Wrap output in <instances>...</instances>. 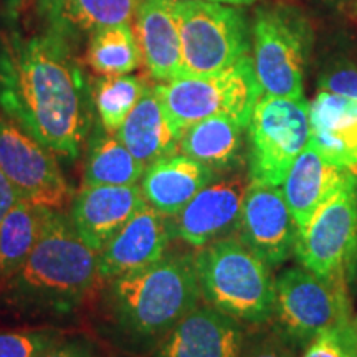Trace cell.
Segmentation results:
<instances>
[{"mask_svg": "<svg viewBox=\"0 0 357 357\" xmlns=\"http://www.w3.org/2000/svg\"><path fill=\"white\" fill-rule=\"evenodd\" d=\"M319 89L357 100V65L339 61L328 66L319 78Z\"/></svg>", "mask_w": 357, "mask_h": 357, "instance_id": "obj_31", "label": "cell"}, {"mask_svg": "<svg viewBox=\"0 0 357 357\" xmlns=\"http://www.w3.org/2000/svg\"><path fill=\"white\" fill-rule=\"evenodd\" d=\"M147 84L141 77H101L93 83V105L100 121L109 132H118L124 119L144 95Z\"/></svg>", "mask_w": 357, "mask_h": 357, "instance_id": "obj_27", "label": "cell"}, {"mask_svg": "<svg viewBox=\"0 0 357 357\" xmlns=\"http://www.w3.org/2000/svg\"><path fill=\"white\" fill-rule=\"evenodd\" d=\"M139 0H37L45 24L70 43L89 37L102 26L131 24Z\"/></svg>", "mask_w": 357, "mask_h": 357, "instance_id": "obj_21", "label": "cell"}, {"mask_svg": "<svg viewBox=\"0 0 357 357\" xmlns=\"http://www.w3.org/2000/svg\"><path fill=\"white\" fill-rule=\"evenodd\" d=\"M172 217L144 204L121 230L98 252L102 283L153 265L166 255L174 240Z\"/></svg>", "mask_w": 357, "mask_h": 357, "instance_id": "obj_14", "label": "cell"}, {"mask_svg": "<svg viewBox=\"0 0 357 357\" xmlns=\"http://www.w3.org/2000/svg\"><path fill=\"white\" fill-rule=\"evenodd\" d=\"M200 298L194 253H166L153 265L106 283V328L121 349L149 356Z\"/></svg>", "mask_w": 357, "mask_h": 357, "instance_id": "obj_2", "label": "cell"}, {"mask_svg": "<svg viewBox=\"0 0 357 357\" xmlns=\"http://www.w3.org/2000/svg\"><path fill=\"white\" fill-rule=\"evenodd\" d=\"M250 182L248 174L213 178L171 218L174 238L182 240L189 247L202 248L223 236L234 235Z\"/></svg>", "mask_w": 357, "mask_h": 357, "instance_id": "obj_13", "label": "cell"}, {"mask_svg": "<svg viewBox=\"0 0 357 357\" xmlns=\"http://www.w3.org/2000/svg\"><path fill=\"white\" fill-rule=\"evenodd\" d=\"M352 174H354V177H356V194H357V167L352 171Z\"/></svg>", "mask_w": 357, "mask_h": 357, "instance_id": "obj_36", "label": "cell"}, {"mask_svg": "<svg viewBox=\"0 0 357 357\" xmlns=\"http://www.w3.org/2000/svg\"><path fill=\"white\" fill-rule=\"evenodd\" d=\"M296 222L281 187L250 182L235 235L271 268L294 253Z\"/></svg>", "mask_w": 357, "mask_h": 357, "instance_id": "obj_12", "label": "cell"}, {"mask_svg": "<svg viewBox=\"0 0 357 357\" xmlns=\"http://www.w3.org/2000/svg\"><path fill=\"white\" fill-rule=\"evenodd\" d=\"M207 2H218V3H227V6H235V7H245L252 6L257 0H207Z\"/></svg>", "mask_w": 357, "mask_h": 357, "instance_id": "obj_35", "label": "cell"}, {"mask_svg": "<svg viewBox=\"0 0 357 357\" xmlns=\"http://www.w3.org/2000/svg\"><path fill=\"white\" fill-rule=\"evenodd\" d=\"M66 337L55 326L0 331V357H42Z\"/></svg>", "mask_w": 357, "mask_h": 357, "instance_id": "obj_28", "label": "cell"}, {"mask_svg": "<svg viewBox=\"0 0 357 357\" xmlns=\"http://www.w3.org/2000/svg\"><path fill=\"white\" fill-rule=\"evenodd\" d=\"M116 136L144 167L177 153L178 137L171 126L155 84H147L144 95L124 119Z\"/></svg>", "mask_w": 357, "mask_h": 357, "instance_id": "obj_22", "label": "cell"}, {"mask_svg": "<svg viewBox=\"0 0 357 357\" xmlns=\"http://www.w3.org/2000/svg\"><path fill=\"white\" fill-rule=\"evenodd\" d=\"M0 111L58 159H79L96 111L73 43L48 29L0 30Z\"/></svg>", "mask_w": 357, "mask_h": 357, "instance_id": "obj_1", "label": "cell"}, {"mask_svg": "<svg viewBox=\"0 0 357 357\" xmlns=\"http://www.w3.org/2000/svg\"><path fill=\"white\" fill-rule=\"evenodd\" d=\"M146 167L129 153L114 132L95 119L86 141L83 187L141 184Z\"/></svg>", "mask_w": 357, "mask_h": 357, "instance_id": "obj_24", "label": "cell"}, {"mask_svg": "<svg viewBox=\"0 0 357 357\" xmlns=\"http://www.w3.org/2000/svg\"><path fill=\"white\" fill-rule=\"evenodd\" d=\"M134 25L142 63L149 77L160 83L181 77L182 42L176 0H139Z\"/></svg>", "mask_w": 357, "mask_h": 357, "instance_id": "obj_17", "label": "cell"}, {"mask_svg": "<svg viewBox=\"0 0 357 357\" xmlns=\"http://www.w3.org/2000/svg\"><path fill=\"white\" fill-rule=\"evenodd\" d=\"M100 283L96 250L79 238L68 213L48 208L32 253L2 281L0 301L20 314L66 316L83 306Z\"/></svg>", "mask_w": 357, "mask_h": 357, "instance_id": "obj_3", "label": "cell"}, {"mask_svg": "<svg viewBox=\"0 0 357 357\" xmlns=\"http://www.w3.org/2000/svg\"><path fill=\"white\" fill-rule=\"evenodd\" d=\"M86 61L100 77H121L137 70L142 55L131 24L102 26L89 35Z\"/></svg>", "mask_w": 357, "mask_h": 357, "instance_id": "obj_26", "label": "cell"}, {"mask_svg": "<svg viewBox=\"0 0 357 357\" xmlns=\"http://www.w3.org/2000/svg\"><path fill=\"white\" fill-rule=\"evenodd\" d=\"M243 324L208 305L194 307L149 357H240Z\"/></svg>", "mask_w": 357, "mask_h": 357, "instance_id": "obj_15", "label": "cell"}, {"mask_svg": "<svg viewBox=\"0 0 357 357\" xmlns=\"http://www.w3.org/2000/svg\"><path fill=\"white\" fill-rule=\"evenodd\" d=\"M240 357H298V354L296 347L273 328L245 337Z\"/></svg>", "mask_w": 357, "mask_h": 357, "instance_id": "obj_30", "label": "cell"}, {"mask_svg": "<svg viewBox=\"0 0 357 357\" xmlns=\"http://www.w3.org/2000/svg\"><path fill=\"white\" fill-rule=\"evenodd\" d=\"M354 329H356V336H357V314L354 316Z\"/></svg>", "mask_w": 357, "mask_h": 357, "instance_id": "obj_37", "label": "cell"}, {"mask_svg": "<svg viewBox=\"0 0 357 357\" xmlns=\"http://www.w3.org/2000/svg\"><path fill=\"white\" fill-rule=\"evenodd\" d=\"M35 0H2L3 7H6L7 13L10 17H17L19 13L25 10L26 7H30Z\"/></svg>", "mask_w": 357, "mask_h": 357, "instance_id": "obj_34", "label": "cell"}, {"mask_svg": "<svg viewBox=\"0 0 357 357\" xmlns=\"http://www.w3.org/2000/svg\"><path fill=\"white\" fill-rule=\"evenodd\" d=\"M247 141L250 181L281 187L311 141L310 102L261 95L248 123Z\"/></svg>", "mask_w": 357, "mask_h": 357, "instance_id": "obj_8", "label": "cell"}, {"mask_svg": "<svg viewBox=\"0 0 357 357\" xmlns=\"http://www.w3.org/2000/svg\"><path fill=\"white\" fill-rule=\"evenodd\" d=\"M155 89L178 141L187 128L212 116H230L248 128L263 95L252 55L218 73L177 77Z\"/></svg>", "mask_w": 357, "mask_h": 357, "instance_id": "obj_5", "label": "cell"}, {"mask_svg": "<svg viewBox=\"0 0 357 357\" xmlns=\"http://www.w3.org/2000/svg\"><path fill=\"white\" fill-rule=\"evenodd\" d=\"M19 200V194L13 189L7 177L0 171V222L7 215V212L13 207V204Z\"/></svg>", "mask_w": 357, "mask_h": 357, "instance_id": "obj_33", "label": "cell"}, {"mask_svg": "<svg viewBox=\"0 0 357 357\" xmlns=\"http://www.w3.org/2000/svg\"><path fill=\"white\" fill-rule=\"evenodd\" d=\"M42 357H101V352L86 336H66Z\"/></svg>", "mask_w": 357, "mask_h": 357, "instance_id": "obj_32", "label": "cell"}, {"mask_svg": "<svg viewBox=\"0 0 357 357\" xmlns=\"http://www.w3.org/2000/svg\"><path fill=\"white\" fill-rule=\"evenodd\" d=\"M301 357H357L354 316L316 336L305 347Z\"/></svg>", "mask_w": 357, "mask_h": 357, "instance_id": "obj_29", "label": "cell"}, {"mask_svg": "<svg viewBox=\"0 0 357 357\" xmlns=\"http://www.w3.org/2000/svg\"><path fill=\"white\" fill-rule=\"evenodd\" d=\"M294 255L306 270L326 280L351 283L357 268V194L349 172L339 190L298 231Z\"/></svg>", "mask_w": 357, "mask_h": 357, "instance_id": "obj_10", "label": "cell"}, {"mask_svg": "<svg viewBox=\"0 0 357 357\" xmlns=\"http://www.w3.org/2000/svg\"><path fill=\"white\" fill-rule=\"evenodd\" d=\"M144 204L139 184L89 185L73 195L68 217L79 238L101 252Z\"/></svg>", "mask_w": 357, "mask_h": 357, "instance_id": "obj_16", "label": "cell"}, {"mask_svg": "<svg viewBox=\"0 0 357 357\" xmlns=\"http://www.w3.org/2000/svg\"><path fill=\"white\" fill-rule=\"evenodd\" d=\"M352 318L346 281L326 280L294 266L275 278L273 328L296 347H305L326 329Z\"/></svg>", "mask_w": 357, "mask_h": 357, "instance_id": "obj_9", "label": "cell"}, {"mask_svg": "<svg viewBox=\"0 0 357 357\" xmlns=\"http://www.w3.org/2000/svg\"><path fill=\"white\" fill-rule=\"evenodd\" d=\"M0 171L19 199L55 211L73 200L58 155L7 116L0 114Z\"/></svg>", "mask_w": 357, "mask_h": 357, "instance_id": "obj_11", "label": "cell"}, {"mask_svg": "<svg viewBox=\"0 0 357 357\" xmlns=\"http://www.w3.org/2000/svg\"><path fill=\"white\" fill-rule=\"evenodd\" d=\"M47 207L19 199L0 222V281L19 271L42 235Z\"/></svg>", "mask_w": 357, "mask_h": 357, "instance_id": "obj_25", "label": "cell"}, {"mask_svg": "<svg viewBox=\"0 0 357 357\" xmlns=\"http://www.w3.org/2000/svg\"><path fill=\"white\" fill-rule=\"evenodd\" d=\"M349 172L326 159L310 141L281 184L298 229H305L316 212L339 190Z\"/></svg>", "mask_w": 357, "mask_h": 357, "instance_id": "obj_18", "label": "cell"}, {"mask_svg": "<svg viewBox=\"0 0 357 357\" xmlns=\"http://www.w3.org/2000/svg\"><path fill=\"white\" fill-rule=\"evenodd\" d=\"M311 43V26L300 10L288 6L258 8L252 25V60L263 95L305 98Z\"/></svg>", "mask_w": 357, "mask_h": 357, "instance_id": "obj_7", "label": "cell"}, {"mask_svg": "<svg viewBox=\"0 0 357 357\" xmlns=\"http://www.w3.org/2000/svg\"><path fill=\"white\" fill-rule=\"evenodd\" d=\"M215 177L204 164L176 153L147 166L139 185L147 205L174 217Z\"/></svg>", "mask_w": 357, "mask_h": 357, "instance_id": "obj_20", "label": "cell"}, {"mask_svg": "<svg viewBox=\"0 0 357 357\" xmlns=\"http://www.w3.org/2000/svg\"><path fill=\"white\" fill-rule=\"evenodd\" d=\"M247 126L230 116H212L182 132L178 149L215 174L235 171L243 162Z\"/></svg>", "mask_w": 357, "mask_h": 357, "instance_id": "obj_23", "label": "cell"}, {"mask_svg": "<svg viewBox=\"0 0 357 357\" xmlns=\"http://www.w3.org/2000/svg\"><path fill=\"white\" fill-rule=\"evenodd\" d=\"M182 42L181 77L223 71L252 50V30L240 7L207 0H176Z\"/></svg>", "mask_w": 357, "mask_h": 357, "instance_id": "obj_6", "label": "cell"}, {"mask_svg": "<svg viewBox=\"0 0 357 357\" xmlns=\"http://www.w3.org/2000/svg\"><path fill=\"white\" fill-rule=\"evenodd\" d=\"M311 142L336 166L357 167V100L319 89L310 102Z\"/></svg>", "mask_w": 357, "mask_h": 357, "instance_id": "obj_19", "label": "cell"}, {"mask_svg": "<svg viewBox=\"0 0 357 357\" xmlns=\"http://www.w3.org/2000/svg\"><path fill=\"white\" fill-rule=\"evenodd\" d=\"M199 287L208 306L242 324L271 321L275 278L271 266L236 235L223 236L194 253Z\"/></svg>", "mask_w": 357, "mask_h": 357, "instance_id": "obj_4", "label": "cell"}]
</instances>
